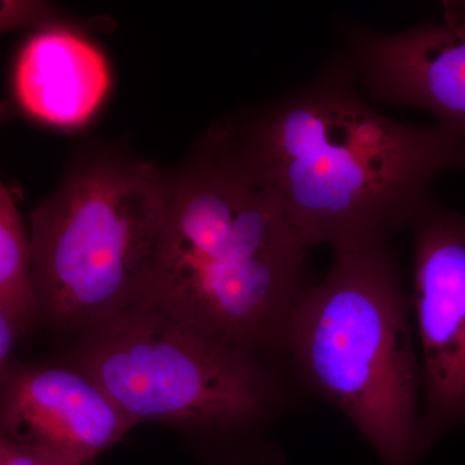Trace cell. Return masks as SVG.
Masks as SVG:
<instances>
[{
	"label": "cell",
	"instance_id": "6da1fadb",
	"mask_svg": "<svg viewBox=\"0 0 465 465\" xmlns=\"http://www.w3.org/2000/svg\"><path fill=\"white\" fill-rule=\"evenodd\" d=\"M358 87L341 54L298 90L207 134L307 247L390 241L432 198L434 179L465 163L454 134L394 121Z\"/></svg>",
	"mask_w": 465,
	"mask_h": 465
},
{
	"label": "cell",
	"instance_id": "8992f818",
	"mask_svg": "<svg viewBox=\"0 0 465 465\" xmlns=\"http://www.w3.org/2000/svg\"><path fill=\"white\" fill-rule=\"evenodd\" d=\"M414 311L424 451L465 424V217L430 202L415 217Z\"/></svg>",
	"mask_w": 465,
	"mask_h": 465
},
{
	"label": "cell",
	"instance_id": "3957f363",
	"mask_svg": "<svg viewBox=\"0 0 465 465\" xmlns=\"http://www.w3.org/2000/svg\"><path fill=\"white\" fill-rule=\"evenodd\" d=\"M320 283L300 293L283 347L305 384L347 416L382 465H415L420 361L390 241L333 251Z\"/></svg>",
	"mask_w": 465,
	"mask_h": 465
},
{
	"label": "cell",
	"instance_id": "8fae6325",
	"mask_svg": "<svg viewBox=\"0 0 465 465\" xmlns=\"http://www.w3.org/2000/svg\"><path fill=\"white\" fill-rule=\"evenodd\" d=\"M0 26L2 32L20 27L38 25L51 15V5L43 2L3 0L0 3Z\"/></svg>",
	"mask_w": 465,
	"mask_h": 465
},
{
	"label": "cell",
	"instance_id": "5b68a950",
	"mask_svg": "<svg viewBox=\"0 0 465 465\" xmlns=\"http://www.w3.org/2000/svg\"><path fill=\"white\" fill-rule=\"evenodd\" d=\"M72 365L99 382L134 424L246 430L268 418L280 394L258 353L149 300L81 333Z\"/></svg>",
	"mask_w": 465,
	"mask_h": 465
},
{
	"label": "cell",
	"instance_id": "ba28073f",
	"mask_svg": "<svg viewBox=\"0 0 465 465\" xmlns=\"http://www.w3.org/2000/svg\"><path fill=\"white\" fill-rule=\"evenodd\" d=\"M2 376V436L65 465H88L134 421L78 367L15 362Z\"/></svg>",
	"mask_w": 465,
	"mask_h": 465
},
{
	"label": "cell",
	"instance_id": "30bf717a",
	"mask_svg": "<svg viewBox=\"0 0 465 465\" xmlns=\"http://www.w3.org/2000/svg\"><path fill=\"white\" fill-rule=\"evenodd\" d=\"M0 316L11 318L25 333L41 320L29 229L5 183L0 185Z\"/></svg>",
	"mask_w": 465,
	"mask_h": 465
},
{
	"label": "cell",
	"instance_id": "52a82bcc",
	"mask_svg": "<svg viewBox=\"0 0 465 465\" xmlns=\"http://www.w3.org/2000/svg\"><path fill=\"white\" fill-rule=\"evenodd\" d=\"M347 57L372 99L414 106L465 146V0L442 3L440 21L401 32L347 27Z\"/></svg>",
	"mask_w": 465,
	"mask_h": 465
},
{
	"label": "cell",
	"instance_id": "7a4b0ae2",
	"mask_svg": "<svg viewBox=\"0 0 465 465\" xmlns=\"http://www.w3.org/2000/svg\"><path fill=\"white\" fill-rule=\"evenodd\" d=\"M170 179L143 300L234 347H283L308 247L208 136Z\"/></svg>",
	"mask_w": 465,
	"mask_h": 465
},
{
	"label": "cell",
	"instance_id": "7c38bea8",
	"mask_svg": "<svg viewBox=\"0 0 465 465\" xmlns=\"http://www.w3.org/2000/svg\"><path fill=\"white\" fill-rule=\"evenodd\" d=\"M0 465H65L50 457L34 451L25 446L18 445L7 439L0 437Z\"/></svg>",
	"mask_w": 465,
	"mask_h": 465
},
{
	"label": "cell",
	"instance_id": "4fadbf2b",
	"mask_svg": "<svg viewBox=\"0 0 465 465\" xmlns=\"http://www.w3.org/2000/svg\"><path fill=\"white\" fill-rule=\"evenodd\" d=\"M25 335L24 330L11 318L0 316V375L5 374L16 362L14 351L17 342Z\"/></svg>",
	"mask_w": 465,
	"mask_h": 465
},
{
	"label": "cell",
	"instance_id": "277c9868",
	"mask_svg": "<svg viewBox=\"0 0 465 465\" xmlns=\"http://www.w3.org/2000/svg\"><path fill=\"white\" fill-rule=\"evenodd\" d=\"M170 174L119 154L79 162L29 217L41 320L79 335L145 299Z\"/></svg>",
	"mask_w": 465,
	"mask_h": 465
},
{
	"label": "cell",
	"instance_id": "9c48e42d",
	"mask_svg": "<svg viewBox=\"0 0 465 465\" xmlns=\"http://www.w3.org/2000/svg\"><path fill=\"white\" fill-rule=\"evenodd\" d=\"M110 72L99 48L78 34L48 27L27 39L15 66L18 105L43 124L81 127L105 100Z\"/></svg>",
	"mask_w": 465,
	"mask_h": 465
}]
</instances>
